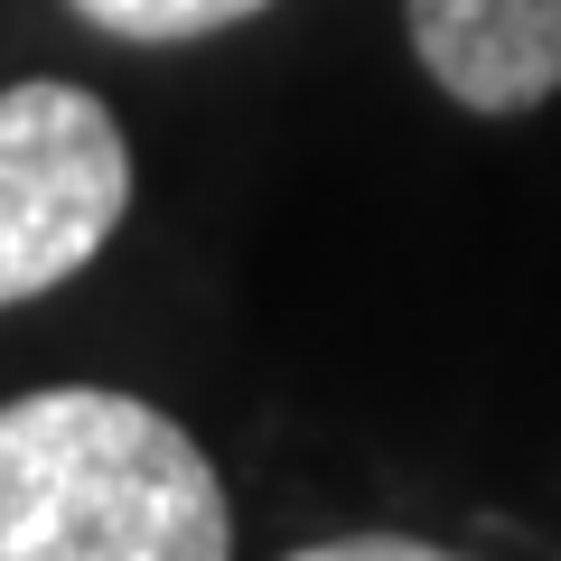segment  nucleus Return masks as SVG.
<instances>
[{
    "instance_id": "1",
    "label": "nucleus",
    "mask_w": 561,
    "mask_h": 561,
    "mask_svg": "<svg viewBox=\"0 0 561 561\" xmlns=\"http://www.w3.org/2000/svg\"><path fill=\"white\" fill-rule=\"evenodd\" d=\"M0 561H234L216 459L103 383L0 402Z\"/></svg>"
},
{
    "instance_id": "2",
    "label": "nucleus",
    "mask_w": 561,
    "mask_h": 561,
    "mask_svg": "<svg viewBox=\"0 0 561 561\" xmlns=\"http://www.w3.org/2000/svg\"><path fill=\"white\" fill-rule=\"evenodd\" d=\"M131 206L122 122L84 84H10L0 94V309L38 300L113 243Z\"/></svg>"
},
{
    "instance_id": "3",
    "label": "nucleus",
    "mask_w": 561,
    "mask_h": 561,
    "mask_svg": "<svg viewBox=\"0 0 561 561\" xmlns=\"http://www.w3.org/2000/svg\"><path fill=\"white\" fill-rule=\"evenodd\" d=\"M412 47L449 103L534 113L561 94V0H402Z\"/></svg>"
},
{
    "instance_id": "4",
    "label": "nucleus",
    "mask_w": 561,
    "mask_h": 561,
    "mask_svg": "<svg viewBox=\"0 0 561 561\" xmlns=\"http://www.w3.org/2000/svg\"><path fill=\"white\" fill-rule=\"evenodd\" d=\"M103 38H131V47H179V38H216L234 20H262L272 0H76Z\"/></svg>"
},
{
    "instance_id": "5",
    "label": "nucleus",
    "mask_w": 561,
    "mask_h": 561,
    "mask_svg": "<svg viewBox=\"0 0 561 561\" xmlns=\"http://www.w3.org/2000/svg\"><path fill=\"white\" fill-rule=\"evenodd\" d=\"M290 561H468V552H440V542H412V534H346V542H309Z\"/></svg>"
}]
</instances>
